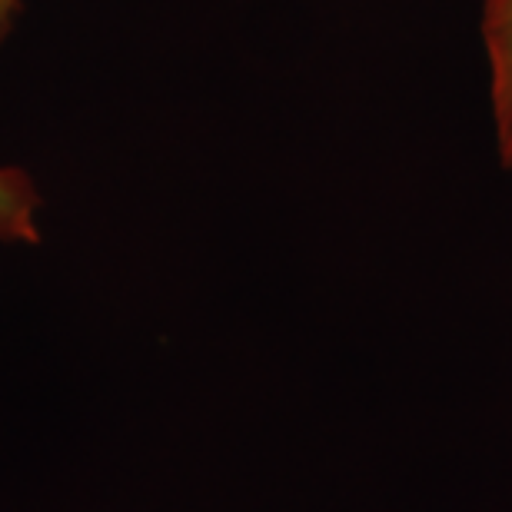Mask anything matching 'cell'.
Returning a JSON list of instances; mask_svg holds the SVG:
<instances>
[{
  "instance_id": "obj_1",
  "label": "cell",
  "mask_w": 512,
  "mask_h": 512,
  "mask_svg": "<svg viewBox=\"0 0 512 512\" xmlns=\"http://www.w3.org/2000/svg\"><path fill=\"white\" fill-rule=\"evenodd\" d=\"M483 37L493 67V110L499 130V150L512 167V0H486Z\"/></svg>"
},
{
  "instance_id": "obj_2",
  "label": "cell",
  "mask_w": 512,
  "mask_h": 512,
  "mask_svg": "<svg viewBox=\"0 0 512 512\" xmlns=\"http://www.w3.org/2000/svg\"><path fill=\"white\" fill-rule=\"evenodd\" d=\"M40 197L30 177L17 167H0V240L34 243L37 240Z\"/></svg>"
},
{
  "instance_id": "obj_3",
  "label": "cell",
  "mask_w": 512,
  "mask_h": 512,
  "mask_svg": "<svg viewBox=\"0 0 512 512\" xmlns=\"http://www.w3.org/2000/svg\"><path fill=\"white\" fill-rule=\"evenodd\" d=\"M17 10H20V0H0V40L7 37V30H10V24H14Z\"/></svg>"
}]
</instances>
